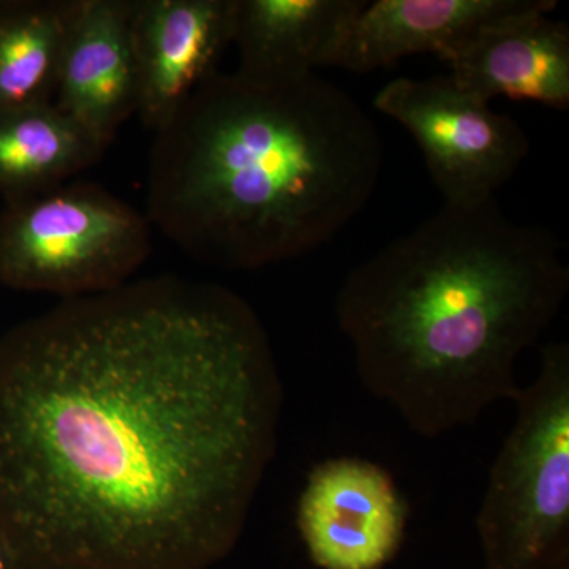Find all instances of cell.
<instances>
[{
  "label": "cell",
  "mask_w": 569,
  "mask_h": 569,
  "mask_svg": "<svg viewBox=\"0 0 569 569\" xmlns=\"http://www.w3.org/2000/svg\"><path fill=\"white\" fill-rule=\"evenodd\" d=\"M271 340L222 284L162 276L0 337V527L24 569H204L276 456Z\"/></svg>",
  "instance_id": "cell-1"
},
{
  "label": "cell",
  "mask_w": 569,
  "mask_h": 569,
  "mask_svg": "<svg viewBox=\"0 0 569 569\" xmlns=\"http://www.w3.org/2000/svg\"><path fill=\"white\" fill-rule=\"evenodd\" d=\"M568 293L556 234L509 219L492 198L445 204L351 269L336 318L367 391L438 438L518 399L519 356Z\"/></svg>",
  "instance_id": "cell-2"
},
{
  "label": "cell",
  "mask_w": 569,
  "mask_h": 569,
  "mask_svg": "<svg viewBox=\"0 0 569 569\" xmlns=\"http://www.w3.org/2000/svg\"><path fill=\"white\" fill-rule=\"evenodd\" d=\"M383 162L377 123L335 82L216 71L156 132L146 217L200 263L250 271L336 238Z\"/></svg>",
  "instance_id": "cell-3"
},
{
  "label": "cell",
  "mask_w": 569,
  "mask_h": 569,
  "mask_svg": "<svg viewBox=\"0 0 569 569\" xmlns=\"http://www.w3.org/2000/svg\"><path fill=\"white\" fill-rule=\"evenodd\" d=\"M490 468L477 526L488 569H546L568 552L569 346L542 347Z\"/></svg>",
  "instance_id": "cell-4"
},
{
  "label": "cell",
  "mask_w": 569,
  "mask_h": 569,
  "mask_svg": "<svg viewBox=\"0 0 569 569\" xmlns=\"http://www.w3.org/2000/svg\"><path fill=\"white\" fill-rule=\"evenodd\" d=\"M151 250L148 217L92 182L7 201L0 216V282L13 290L108 293L129 283Z\"/></svg>",
  "instance_id": "cell-5"
},
{
  "label": "cell",
  "mask_w": 569,
  "mask_h": 569,
  "mask_svg": "<svg viewBox=\"0 0 569 569\" xmlns=\"http://www.w3.org/2000/svg\"><path fill=\"white\" fill-rule=\"evenodd\" d=\"M373 107L413 137L448 206L497 198L530 152L529 137L515 119L449 74L396 78L377 92Z\"/></svg>",
  "instance_id": "cell-6"
},
{
  "label": "cell",
  "mask_w": 569,
  "mask_h": 569,
  "mask_svg": "<svg viewBox=\"0 0 569 569\" xmlns=\"http://www.w3.org/2000/svg\"><path fill=\"white\" fill-rule=\"evenodd\" d=\"M407 503L385 468L365 459L318 463L298 501V529L323 569H380L396 556Z\"/></svg>",
  "instance_id": "cell-7"
},
{
  "label": "cell",
  "mask_w": 569,
  "mask_h": 569,
  "mask_svg": "<svg viewBox=\"0 0 569 569\" xmlns=\"http://www.w3.org/2000/svg\"><path fill=\"white\" fill-rule=\"evenodd\" d=\"M138 116L163 129L211 74L233 39V0H132Z\"/></svg>",
  "instance_id": "cell-8"
},
{
  "label": "cell",
  "mask_w": 569,
  "mask_h": 569,
  "mask_svg": "<svg viewBox=\"0 0 569 569\" xmlns=\"http://www.w3.org/2000/svg\"><path fill=\"white\" fill-rule=\"evenodd\" d=\"M553 0H535L486 26L443 59L449 77L466 91L490 100L507 97L568 110L569 28L550 17Z\"/></svg>",
  "instance_id": "cell-9"
},
{
  "label": "cell",
  "mask_w": 569,
  "mask_h": 569,
  "mask_svg": "<svg viewBox=\"0 0 569 569\" xmlns=\"http://www.w3.org/2000/svg\"><path fill=\"white\" fill-rule=\"evenodd\" d=\"M130 7L132 0H73L63 41L54 104L104 146L138 110Z\"/></svg>",
  "instance_id": "cell-10"
},
{
  "label": "cell",
  "mask_w": 569,
  "mask_h": 569,
  "mask_svg": "<svg viewBox=\"0 0 569 569\" xmlns=\"http://www.w3.org/2000/svg\"><path fill=\"white\" fill-rule=\"evenodd\" d=\"M535 0H362L351 14L329 66L356 73L432 52L443 61L486 26Z\"/></svg>",
  "instance_id": "cell-11"
},
{
  "label": "cell",
  "mask_w": 569,
  "mask_h": 569,
  "mask_svg": "<svg viewBox=\"0 0 569 569\" xmlns=\"http://www.w3.org/2000/svg\"><path fill=\"white\" fill-rule=\"evenodd\" d=\"M362 0H233L236 73L257 82L296 80L329 66Z\"/></svg>",
  "instance_id": "cell-12"
},
{
  "label": "cell",
  "mask_w": 569,
  "mask_h": 569,
  "mask_svg": "<svg viewBox=\"0 0 569 569\" xmlns=\"http://www.w3.org/2000/svg\"><path fill=\"white\" fill-rule=\"evenodd\" d=\"M108 146L54 103L0 111V193L47 192L102 159Z\"/></svg>",
  "instance_id": "cell-13"
},
{
  "label": "cell",
  "mask_w": 569,
  "mask_h": 569,
  "mask_svg": "<svg viewBox=\"0 0 569 569\" xmlns=\"http://www.w3.org/2000/svg\"><path fill=\"white\" fill-rule=\"evenodd\" d=\"M73 0H0V111L54 103Z\"/></svg>",
  "instance_id": "cell-14"
},
{
  "label": "cell",
  "mask_w": 569,
  "mask_h": 569,
  "mask_svg": "<svg viewBox=\"0 0 569 569\" xmlns=\"http://www.w3.org/2000/svg\"><path fill=\"white\" fill-rule=\"evenodd\" d=\"M0 569H24L20 552L2 527H0Z\"/></svg>",
  "instance_id": "cell-15"
}]
</instances>
